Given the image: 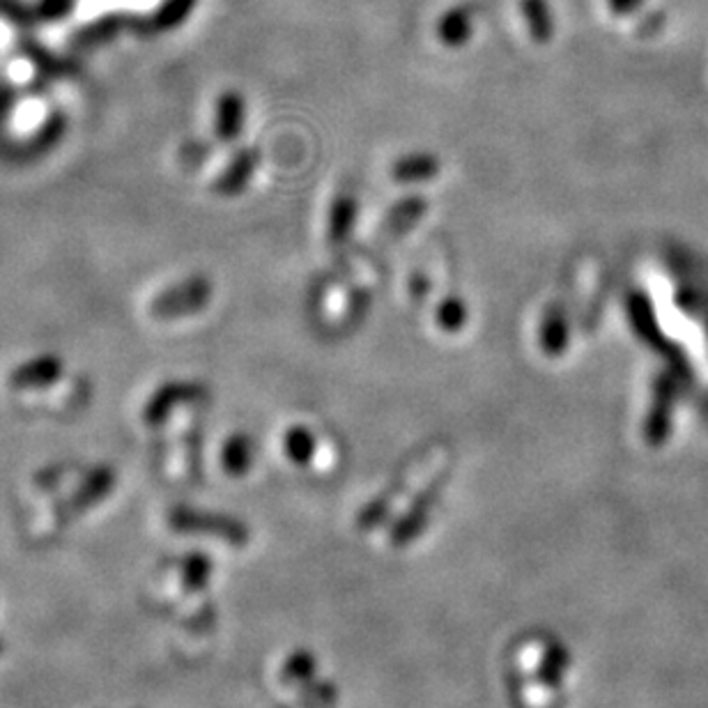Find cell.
<instances>
[{
	"instance_id": "1",
	"label": "cell",
	"mask_w": 708,
	"mask_h": 708,
	"mask_svg": "<svg viewBox=\"0 0 708 708\" xmlns=\"http://www.w3.org/2000/svg\"><path fill=\"white\" fill-rule=\"evenodd\" d=\"M212 286L209 281L203 276H191L177 286L164 291L161 295L155 297L150 311L159 321H173V317H183L187 313H194L203 308L209 299Z\"/></svg>"
},
{
	"instance_id": "2",
	"label": "cell",
	"mask_w": 708,
	"mask_h": 708,
	"mask_svg": "<svg viewBox=\"0 0 708 708\" xmlns=\"http://www.w3.org/2000/svg\"><path fill=\"white\" fill-rule=\"evenodd\" d=\"M198 396H200V386L198 384H191V382H166L148 399L146 410H144V419H146V423H150V426H159V423L177 405L196 401Z\"/></svg>"
},
{
	"instance_id": "3",
	"label": "cell",
	"mask_w": 708,
	"mask_h": 708,
	"mask_svg": "<svg viewBox=\"0 0 708 708\" xmlns=\"http://www.w3.org/2000/svg\"><path fill=\"white\" fill-rule=\"evenodd\" d=\"M62 371H65V364L60 357H56V354H40V357L19 364L10 373V384L17 389V392L51 386L53 382L62 377Z\"/></svg>"
},
{
	"instance_id": "4",
	"label": "cell",
	"mask_w": 708,
	"mask_h": 708,
	"mask_svg": "<svg viewBox=\"0 0 708 708\" xmlns=\"http://www.w3.org/2000/svg\"><path fill=\"white\" fill-rule=\"evenodd\" d=\"M116 483V472L109 465H99L95 470L88 472V476L83 479V483L79 485V490L69 498L67 507H65V515L69 513H83L90 507H95L97 502H101L106 494L111 492Z\"/></svg>"
},
{
	"instance_id": "5",
	"label": "cell",
	"mask_w": 708,
	"mask_h": 708,
	"mask_svg": "<svg viewBox=\"0 0 708 708\" xmlns=\"http://www.w3.org/2000/svg\"><path fill=\"white\" fill-rule=\"evenodd\" d=\"M239 122H242V104L235 95H228V97H224V101L219 106V118H217L219 136L226 140L235 138Z\"/></svg>"
},
{
	"instance_id": "6",
	"label": "cell",
	"mask_w": 708,
	"mask_h": 708,
	"mask_svg": "<svg viewBox=\"0 0 708 708\" xmlns=\"http://www.w3.org/2000/svg\"><path fill=\"white\" fill-rule=\"evenodd\" d=\"M252 463V444L244 437H233L224 449V468L233 474H242Z\"/></svg>"
}]
</instances>
